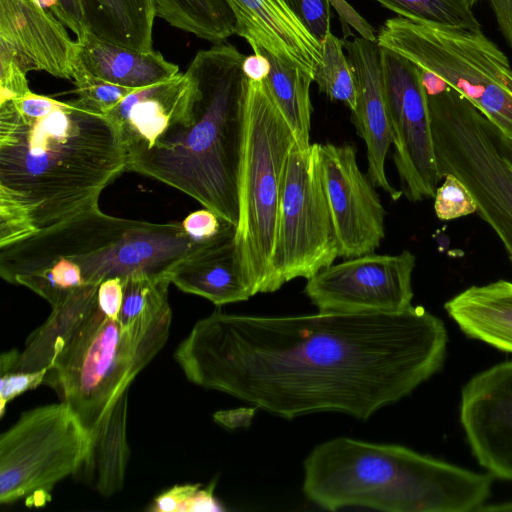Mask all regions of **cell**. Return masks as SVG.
<instances>
[{
    "instance_id": "cell-1",
    "label": "cell",
    "mask_w": 512,
    "mask_h": 512,
    "mask_svg": "<svg viewBox=\"0 0 512 512\" xmlns=\"http://www.w3.org/2000/svg\"><path fill=\"white\" fill-rule=\"evenodd\" d=\"M448 335L422 306L395 313L199 320L174 359L193 384L293 419L340 412L366 420L441 370Z\"/></svg>"
},
{
    "instance_id": "cell-2",
    "label": "cell",
    "mask_w": 512,
    "mask_h": 512,
    "mask_svg": "<svg viewBox=\"0 0 512 512\" xmlns=\"http://www.w3.org/2000/svg\"><path fill=\"white\" fill-rule=\"evenodd\" d=\"M126 168L115 126L76 99L30 91L0 102V192L28 209L38 231L98 208Z\"/></svg>"
},
{
    "instance_id": "cell-3",
    "label": "cell",
    "mask_w": 512,
    "mask_h": 512,
    "mask_svg": "<svg viewBox=\"0 0 512 512\" xmlns=\"http://www.w3.org/2000/svg\"><path fill=\"white\" fill-rule=\"evenodd\" d=\"M245 57L224 42L198 51L186 70L197 86L193 122L171 130L150 150L127 160L126 168L187 194L235 228L249 82L243 70Z\"/></svg>"
},
{
    "instance_id": "cell-4",
    "label": "cell",
    "mask_w": 512,
    "mask_h": 512,
    "mask_svg": "<svg viewBox=\"0 0 512 512\" xmlns=\"http://www.w3.org/2000/svg\"><path fill=\"white\" fill-rule=\"evenodd\" d=\"M303 466L305 496L329 511H479L493 481L490 473H476L402 445L348 437L318 444Z\"/></svg>"
},
{
    "instance_id": "cell-5",
    "label": "cell",
    "mask_w": 512,
    "mask_h": 512,
    "mask_svg": "<svg viewBox=\"0 0 512 512\" xmlns=\"http://www.w3.org/2000/svg\"><path fill=\"white\" fill-rule=\"evenodd\" d=\"M201 243L182 223L119 218L98 207L1 247L0 276L15 284L58 258L76 263L85 283L100 284L134 272L167 274Z\"/></svg>"
},
{
    "instance_id": "cell-6",
    "label": "cell",
    "mask_w": 512,
    "mask_h": 512,
    "mask_svg": "<svg viewBox=\"0 0 512 512\" xmlns=\"http://www.w3.org/2000/svg\"><path fill=\"white\" fill-rule=\"evenodd\" d=\"M171 318L168 309L125 327L97 305L56 354L43 384L56 392L92 434L163 348Z\"/></svg>"
},
{
    "instance_id": "cell-7",
    "label": "cell",
    "mask_w": 512,
    "mask_h": 512,
    "mask_svg": "<svg viewBox=\"0 0 512 512\" xmlns=\"http://www.w3.org/2000/svg\"><path fill=\"white\" fill-rule=\"evenodd\" d=\"M294 132L263 80L248 82L241 130L235 244L253 296L272 292L277 217Z\"/></svg>"
},
{
    "instance_id": "cell-8",
    "label": "cell",
    "mask_w": 512,
    "mask_h": 512,
    "mask_svg": "<svg viewBox=\"0 0 512 512\" xmlns=\"http://www.w3.org/2000/svg\"><path fill=\"white\" fill-rule=\"evenodd\" d=\"M439 173L468 188L478 215L492 228L512 264V144L481 111L446 85L427 93Z\"/></svg>"
},
{
    "instance_id": "cell-9",
    "label": "cell",
    "mask_w": 512,
    "mask_h": 512,
    "mask_svg": "<svg viewBox=\"0 0 512 512\" xmlns=\"http://www.w3.org/2000/svg\"><path fill=\"white\" fill-rule=\"evenodd\" d=\"M376 39L456 90L512 140V67L481 30L398 16L383 23Z\"/></svg>"
},
{
    "instance_id": "cell-10",
    "label": "cell",
    "mask_w": 512,
    "mask_h": 512,
    "mask_svg": "<svg viewBox=\"0 0 512 512\" xmlns=\"http://www.w3.org/2000/svg\"><path fill=\"white\" fill-rule=\"evenodd\" d=\"M92 436L65 403L24 412L0 436V503L42 506L50 491L85 464Z\"/></svg>"
},
{
    "instance_id": "cell-11",
    "label": "cell",
    "mask_w": 512,
    "mask_h": 512,
    "mask_svg": "<svg viewBox=\"0 0 512 512\" xmlns=\"http://www.w3.org/2000/svg\"><path fill=\"white\" fill-rule=\"evenodd\" d=\"M318 145L302 148L295 142L289 153L277 217L272 292L296 278H311L339 257Z\"/></svg>"
},
{
    "instance_id": "cell-12",
    "label": "cell",
    "mask_w": 512,
    "mask_h": 512,
    "mask_svg": "<svg viewBox=\"0 0 512 512\" xmlns=\"http://www.w3.org/2000/svg\"><path fill=\"white\" fill-rule=\"evenodd\" d=\"M384 90L394 134V163L401 192L409 201L434 198L442 180L434 150L422 70L380 46Z\"/></svg>"
},
{
    "instance_id": "cell-13",
    "label": "cell",
    "mask_w": 512,
    "mask_h": 512,
    "mask_svg": "<svg viewBox=\"0 0 512 512\" xmlns=\"http://www.w3.org/2000/svg\"><path fill=\"white\" fill-rule=\"evenodd\" d=\"M413 253H369L332 264L307 279L304 293L324 313H395L410 308Z\"/></svg>"
},
{
    "instance_id": "cell-14",
    "label": "cell",
    "mask_w": 512,
    "mask_h": 512,
    "mask_svg": "<svg viewBox=\"0 0 512 512\" xmlns=\"http://www.w3.org/2000/svg\"><path fill=\"white\" fill-rule=\"evenodd\" d=\"M323 187L334 225L339 257L374 253L385 237L386 212L352 145L319 144Z\"/></svg>"
},
{
    "instance_id": "cell-15",
    "label": "cell",
    "mask_w": 512,
    "mask_h": 512,
    "mask_svg": "<svg viewBox=\"0 0 512 512\" xmlns=\"http://www.w3.org/2000/svg\"><path fill=\"white\" fill-rule=\"evenodd\" d=\"M460 421L479 464L493 477L512 480V361L468 381Z\"/></svg>"
},
{
    "instance_id": "cell-16",
    "label": "cell",
    "mask_w": 512,
    "mask_h": 512,
    "mask_svg": "<svg viewBox=\"0 0 512 512\" xmlns=\"http://www.w3.org/2000/svg\"><path fill=\"white\" fill-rule=\"evenodd\" d=\"M197 86L187 73L136 89L103 114L117 129L127 160L156 145L171 130L194 120Z\"/></svg>"
},
{
    "instance_id": "cell-17",
    "label": "cell",
    "mask_w": 512,
    "mask_h": 512,
    "mask_svg": "<svg viewBox=\"0 0 512 512\" xmlns=\"http://www.w3.org/2000/svg\"><path fill=\"white\" fill-rule=\"evenodd\" d=\"M343 42L357 89L352 114L357 133L367 148V176L375 187L396 201L402 192L390 184L385 172V160L394 143V134L384 90L380 45L377 40L364 37Z\"/></svg>"
},
{
    "instance_id": "cell-18",
    "label": "cell",
    "mask_w": 512,
    "mask_h": 512,
    "mask_svg": "<svg viewBox=\"0 0 512 512\" xmlns=\"http://www.w3.org/2000/svg\"><path fill=\"white\" fill-rule=\"evenodd\" d=\"M66 28L35 0H0V39L17 50L32 71L72 80L76 41Z\"/></svg>"
},
{
    "instance_id": "cell-19",
    "label": "cell",
    "mask_w": 512,
    "mask_h": 512,
    "mask_svg": "<svg viewBox=\"0 0 512 512\" xmlns=\"http://www.w3.org/2000/svg\"><path fill=\"white\" fill-rule=\"evenodd\" d=\"M235 231L225 222L215 237L202 242L167 272L170 282L216 306L248 300L253 294L240 271Z\"/></svg>"
},
{
    "instance_id": "cell-20",
    "label": "cell",
    "mask_w": 512,
    "mask_h": 512,
    "mask_svg": "<svg viewBox=\"0 0 512 512\" xmlns=\"http://www.w3.org/2000/svg\"><path fill=\"white\" fill-rule=\"evenodd\" d=\"M236 22V35L287 58L313 74L321 61V45L303 27L284 0H226Z\"/></svg>"
},
{
    "instance_id": "cell-21",
    "label": "cell",
    "mask_w": 512,
    "mask_h": 512,
    "mask_svg": "<svg viewBox=\"0 0 512 512\" xmlns=\"http://www.w3.org/2000/svg\"><path fill=\"white\" fill-rule=\"evenodd\" d=\"M91 75L127 88L140 89L179 73L159 51L142 52L98 38L91 32L76 39L75 63Z\"/></svg>"
},
{
    "instance_id": "cell-22",
    "label": "cell",
    "mask_w": 512,
    "mask_h": 512,
    "mask_svg": "<svg viewBox=\"0 0 512 512\" xmlns=\"http://www.w3.org/2000/svg\"><path fill=\"white\" fill-rule=\"evenodd\" d=\"M444 308L468 337L512 353V282L497 280L471 286Z\"/></svg>"
},
{
    "instance_id": "cell-23",
    "label": "cell",
    "mask_w": 512,
    "mask_h": 512,
    "mask_svg": "<svg viewBox=\"0 0 512 512\" xmlns=\"http://www.w3.org/2000/svg\"><path fill=\"white\" fill-rule=\"evenodd\" d=\"M98 286L85 283L52 308L48 319L28 337L25 349L20 352L17 370L38 371L51 365L56 354L98 305Z\"/></svg>"
},
{
    "instance_id": "cell-24",
    "label": "cell",
    "mask_w": 512,
    "mask_h": 512,
    "mask_svg": "<svg viewBox=\"0 0 512 512\" xmlns=\"http://www.w3.org/2000/svg\"><path fill=\"white\" fill-rule=\"evenodd\" d=\"M128 391L124 392L91 434L89 456L83 465L87 479L103 497L124 485L129 446L127 441Z\"/></svg>"
},
{
    "instance_id": "cell-25",
    "label": "cell",
    "mask_w": 512,
    "mask_h": 512,
    "mask_svg": "<svg viewBox=\"0 0 512 512\" xmlns=\"http://www.w3.org/2000/svg\"><path fill=\"white\" fill-rule=\"evenodd\" d=\"M89 32L142 52L153 50L154 0H82Z\"/></svg>"
},
{
    "instance_id": "cell-26",
    "label": "cell",
    "mask_w": 512,
    "mask_h": 512,
    "mask_svg": "<svg viewBox=\"0 0 512 512\" xmlns=\"http://www.w3.org/2000/svg\"><path fill=\"white\" fill-rule=\"evenodd\" d=\"M249 45L254 53L261 54L268 61L269 71L263 81L294 132L296 143L302 148L309 147L312 114L310 86L313 74L259 44Z\"/></svg>"
},
{
    "instance_id": "cell-27",
    "label": "cell",
    "mask_w": 512,
    "mask_h": 512,
    "mask_svg": "<svg viewBox=\"0 0 512 512\" xmlns=\"http://www.w3.org/2000/svg\"><path fill=\"white\" fill-rule=\"evenodd\" d=\"M157 17L171 26L213 44L237 32L235 16L226 0H154Z\"/></svg>"
},
{
    "instance_id": "cell-28",
    "label": "cell",
    "mask_w": 512,
    "mask_h": 512,
    "mask_svg": "<svg viewBox=\"0 0 512 512\" xmlns=\"http://www.w3.org/2000/svg\"><path fill=\"white\" fill-rule=\"evenodd\" d=\"M408 20L444 27L481 30L473 7L479 0H375Z\"/></svg>"
},
{
    "instance_id": "cell-29",
    "label": "cell",
    "mask_w": 512,
    "mask_h": 512,
    "mask_svg": "<svg viewBox=\"0 0 512 512\" xmlns=\"http://www.w3.org/2000/svg\"><path fill=\"white\" fill-rule=\"evenodd\" d=\"M166 274L134 272L123 278V303L119 322L127 327L170 309Z\"/></svg>"
},
{
    "instance_id": "cell-30",
    "label": "cell",
    "mask_w": 512,
    "mask_h": 512,
    "mask_svg": "<svg viewBox=\"0 0 512 512\" xmlns=\"http://www.w3.org/2000/svg\"><path fill=\"white\" fill-rule=\"evenodd\" d=\"M321 61L313 71V82L330 100L356 107L357 89L352 68L344 53V42L330 32L324 39Z\"/></svg>"
},
{
    "instance_id": "cell-31",
    "label": "cell",
    "mask_w": 512,
    "mask_h": 512,
    "mask_svg": "<svg viewBox=\"0 0 512 512\" xmlns=\"http://www.w3.org/2000/svg\"><path fill=\"white\" fill-rule=\"evenodd\" d=\"M72 80L76 87V100L100 114H105L136 90L99 79L77 65H74Z\"/></svg>"
},
{
    "instance_id": "cell-32",
    "label": "cell",
    "mask_w": 512,
    "mask_h": 512,
    "mask_svg": "<svg viewBox=\"0 0 512 512\" xmlns=\"http://www.w3.org/2000/svg\"><path fill=\"white\" fill-rule=\"evenodd\" d=\"M443 179L434 196V210L438 219L449 221L476 213V202L463 182L451 173Z\"/></svg>"
},
{
    "instance_id": "cell-33",
    "label": "cell",
    "mask_w": 512,
    "mask_h": 512,
    "mask_svg": "<svg viewBox=\"0 0 512 512\" xmlns=\"http://www.w3.org/2000/svg\"><path fill=\"white\" fill-rule=\"evenodd\" d=\"M28 62L9 43L0 39V102L30 92Z\"/></svg>"
},
{
    "instance_id": "cell-34",
    "label": "cell",
    "mask_w": 512,
    "mask_h": 512,
    "mask_svg": "<svg viewBox=\"0 0 512 512\" xmlns=\"http://www.w3.org/2000/svg\"><path fill=\"white\" fill-rule=\"evenodd\" d=\"M38 232L31 213L17 199L0 192V248Z\"/></svg>"
},
{
    "instance_id": "cell-35",
    "label": "cell",
    "mask_w": 512,
    "mask_h": 512,
    "mask_svg": "<svg viewBox=\"0 0 512 512\" xmlns=\"http://www.w3.org/2000/svg\"><path fill=\"white\" fill-rule=\"evenodd\" d=\"M309 34L322 45L330 31V0H284Z\"/></svg>"
},
{
    "instance_id": "cell-36",
    "label": "cell",
    "mask_w": 512,
    "mask_h": 512,
    "mask_svg": "<svg viewBox=\"0 0 512 512\" xmlns=\"http://www.w3.org/2000/svg\"><path fill=\"white\" fill-rule=\"evenodd\" d=\"M48 368L38 371H9L1 375L0 380V417L4 416L6 406L17 396L43 384Z\"/></svg>"
},
{
    "instance_id": "cell-37",
    "label": "cell",
    "mask_w": 512,
    "mask_h": 512,
    "mask_svg": "<svg viewBox=\"0 0 512 512\" xmlns=\"http://www.w3.org/2000/svg\"><path fill=\"white\" fill-rule=\"evenodd\" d=\"M223 221L213 211L204 208L190 213L183 221L185 232L195 241L204 242L215 237L222 229Z\"/></svg>"
},
{
    "instance_id": "cell-38",
    "label": "cell",
    "mask_w": 512,
    "mask_h": 512,
    "mask_svg": "<svg viewBox=\"0 0 512 512\" xmlns=\"http://www.w3.org/2000/svg\"><path fill=\"white\" fill-rule=\"evenodd\" d=\"M201 484L175 485L158 495L149 507L153 512H187L189 502Z\"/></svg>"
},
{
    "instance_id": "cell-39",
    "label": "cell",
    "mask_w": 512,
    "mask_h": 512,
    "mask_svg": "<svg viewBox=\"0 0 512 512\" xmlns=\"http://www.w3.org/2000/svg\"><path fill=\"white\" fill-rule=\"evenodd\" d=\"M98 306L110 319L119 321L123 303V278L105 279L98 286Z\"/></svg>"
},
{
    "instance_id": "cell-40",
    "label": "cell",
    "mask_w": 512,
    "mask_h": 512,
    "mask_svg": "<svg viewBox=\"0 0 512 512\" xmlns=\"http://www.w3.org/2000/svg\"><path fill=\"white\" fill-rule=\"evenodd\" d=\"M52 13L76 35V39L89 32L82 0H57V5Z\"/></svg>"
},
{
    "instance_id": "cell-41",
    "label": "cell",
    "mask_w": 512,
    "mask_h": 512,
    "mask_svg": "<svg viewBox=\"0 0 512 512\" xmlns=\"http://www.w3.org/2000/svg\"><path fill=\"white\" fill-rule=\"evenodd\" d=\"M256 408L254 406L251 408L242 407L217 411L214 413L213 419L218 424L229 429L248 427L254 417Z\"/></svg>"
},
{
    "instance_id": "cell-42",
    "label": "cell",
    "mask_w": 512,
    "mask_h": 512,
    "mask_svg": "<svg viewBox=\"0 0 512 512\" xmlns=\"http://www.w3.org/2000/svg\"><path fill=\"white\" fill-rule=\"evenodd\" d=\"M215 483L206 488H199L191 498L187 512H215L223 511L224 508L214 495Z\"/></svg>"
},
{
    "instance_id": "cell-43",
    "label": "cell",
    "mask_w": 512,
    "mask_h": 512,
    "mask_svg": "<svg viewBox=\"0 0 512 512\" xmlns=\"http://www.w3.org/2000/svg\"><path fill=\"white\" fill-rule=\"evenodd\" d=\"M494 12L498 27L508 45L512 48V0H488Z\"/></svg>"
},
{
    "instance_id": "cell-44",
    "label": "cell",
    "mask_w": 512,
    "mask_h": 512,
    "mask_svg": "<svg viewBox=\"0 0 512 512\" xmlns=\"http://www.w3.org/2000/svg\"><path fill=\"white\" fill-rule=\"evenodd\" d=\"M243 70L250 80H264L269 71L267 59L259 53L246 56L243 62Z\"/></svg>"
},
{
    "instance_id": "cell-45",
    "label": "cell",
    "mask_w": 512,
    "mask_h": 512,
    "mask_svg": "<svg viewBox=\"0 0 512 512\" xmlns=\"http://www.w3.org/2000/svg\"><path fill=\"white\" fill-rule=\"evenodd\" d=\"M479 511H512V502L483 506Z\"/></svg>"
},
{
    "instance_id": "cell-46",
    "label": "cell",
    "mask_w": 512,
    "mask_h": 512,
    "mask_svg": "<svg viewBox=\"0 0 512 512\" xmlns=\"http://www.w3.org/2000/svg\"><path fill=\"white\" fill-rule=\"evenodd\" d=\"M510 141H511V144H512V140L511 139H510Z\"/></svg>"
}]
</instances>
